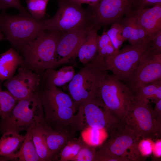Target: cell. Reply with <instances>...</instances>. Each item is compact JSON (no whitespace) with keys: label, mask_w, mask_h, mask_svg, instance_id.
<instances>
[{"label":"cell","mask_w":161,"mask_h":161,"mask_svg":"<svg viewBox=\"0 0 161 161\" xmlns=\"http://www.w3.org/2000/svg\"><path fill=\"white\" fill-rule=\"evenodd\" d=\"M153 143L150 139H142L138 143L139 151L142 156L149 155L152 152Z\"/></svg>","instance_id":"e575fe53"},{"label":"cell","mask_w":161,"mask_h":161,"mask_svg":"<svg viewBox=\"0 0 161 161\" xmlns=\"http://www.w3.org/2000/svg\"><path fill=\"white\" fill-rule=\"evenodd\" d=\"M151 45L150 42L137 45H127L104 59L105 69L111 71L122 81L127 82L132 78L141 58Z\"/></svg>","instance_id":"9c48e42d"},{"label":"cell","mask_w":161,"mask_h":161,"mask_svg":"<svg viewBox=\"0 0 161 161\" xmlns=\"http://www.w3.org/2000/svg\"><path fill=\"white\" fill-rule=\"evenodd\" d=\"M161 140L157 141L153 144L152 152L155 157H160L161 156Z\"/></svg>","instance_id":"ab89813d"},{"label":"cell","mask_w":161,"mask_h":161,"mask_svg":"<svg viewBox=\"0 0 161 161\" xmlns=\"http://www.w3.org/2000/svg\"><path fill=\"white\" fill-rule=\"evenodd\" d=\"M23 61V58L12 47L0 54V80H6L13 76Z\"/></svg>","instance_id":"44dd1931"},{"label":"cell","mask_w":161,"mask_h":161,"mask_svg":"<svg viewBox=\"0 0 161 161\" xmlns=\"http://www.w3.org/2000/svg\"><path fill=\"white\" fill-rule=\"evenodd\" d=\"M62 32L45 30L24 46L23 61L21 65L37 73L43 74L49 69H53L54 57Z\"/></svg>","instance_id":"3957f363"},{"label":"cell","mask_w":161,"mask_h":161,"mask_svg":"<svg viewBox=\"0 0 161 161\" xmlns=\"http://www.w3.org/2000/svg\"><path fill=\"white\" fill-rule=\"evenodd\" d=\"M100 130L101 129L88 127L82 131L81 137L86 143L96 146L100 143Z\"/></svg>","instance_id":"1f68e13d"},{"label":"cell","mask_w":161,"mask_h":161,"mask_svg":"<svg viewBox=\"0 0 161 161\" xmlns=\"http://www.w3.org/2000/svg\"><path fill=\"white\" fill-rule=\"evenodd\" d=\"M2 134L0 138V161L11 160L13 155L20 147L25 135L10 131Z\"/></svg>","instance_id":"ffe728a7"},{"label":"cell","mask_w":161,"mask_h":161,"mask_svg":"<svg viewBox=\"0 0 161 161\" xmlns=\"http://www.w3.org/2000/svg\"><path fill=\"white\" fill-rule=\"evenodd\" d=\"M0 30L12 45L21 51L45 31L43 21L36 20L30 15L4 12L0 14Z\"/></svg>","instance_id":"277c9868"},{"label":"cell","mask_w":161,"mask_h":161,"mask_svg":"<svg viewBox=\"0 0 161 161\" xmlns=\"http://www.w3.org/2000/svg\"><path fill=\"white\" fill-rule=\"evenodd\" d=\"M44 120L41 92L38 90L18 101L9 115L0 121V132L19 133L31 130Z\"/></svg>","instance_id":"7a4b0ae2"},{"label":"cell","mask_w":161,"mask_h":161,"mask_svg":"<svg viewBox=\"0 0 161 161\" xmlns=\"http://www.w3.org/2000/svg\"><path fill=\"white\" fill-rule=\"evenodd\" d=\"M92 25L79 29L62 32L54 57L53 69L68 62L77 56L78 50Z\"/></svg>","instance_id":"9a60e30c"},{"label":"cell","mask_w":161,"mask_h":161,"mask_svg":"<svg viewBox=\"0 0 161 161\" xmlns=\"http://www.w3.org/2000/svg\"><path fill=\"white\" fill-rule=\"evenodd\" d=\"M97 26H94L89 30L78 52L77 56L79 61L84 65L92 60L97 54Z\"/></svg>","instance_id":"7402d4cb"},{"label":"cell","mask_w":161,"mask_h":161,"mask_svg":"<svg viewBox=\"0 0 161 161\" xmlns=\"http://www.w3.org/2000/svg\"><path fill=\"white\" fill-rule=\"evenodd\" d=\"M58 1V9L55 15L43 21L45 31L65 32L95 25L92 9L90 12L72 2L66 0Z\"/></svg>","instance_id":"8992f818"},{"label":"cell","mask_w":161,"mask_h":161,"mask_svg":"<svg viewBox=\"0 0 161 161\" xmlns=\"http://www.w3.org/2000/svg\"><path fill=\"white\" fill-rule=\"evenodd\" d=\"M18 101L8 91L0 89V117L1 119L10 114Z\"/></svg>","instance_id":"83f0119b"},{"label":"cell","mask_w":161,"mask_h":161,"mask_svg":"<svg viewBox=\"0 0 161 161\" xmlns=\"http://www.w3.org/2000/svg\"><path fill=\"white\" fill-rule=\"evenodd\" d=\"M25 135L19 150L13 155L11 160L41 161L33 141L31 131H27Z\"/></svg>","instance_id":"603a6c76"},{"label":"cell","mask_w":161,"mask_h":161,"mask_svg":"<svg viewBox=\"0 0 161 161\" xmlns=\"http://www.w3.org/2000/svg\"><path fill=\"white\" fill-rule=\"evenodd\" d=\"M124 123L142 139H153L160 136L161 125L156 121L154 109L148 102L134 100Z\"/></svg>","instance_id":"8fae6325"},{"label":"cell","mask_w":161,"mask_h":161,"mask_svg":"<svg viewBox=\"0 0 161 161\" xmlns=\"http://www.w3.org/2000/svg\"><path fill=\"white\" fill-rule=\"evenodd\" d=\"M4 37L1 31L0 30V41L4 39Z\"/></svg>","instance_id":"60d3db41"},{"label":"cell","mask_w":161,"mask_h":161,"mask_svg":"<svg viewBox=\"0 0 161 161\" xmlns=\"http://www.w3.org/2000/svg\"><path fill=\"white\" fill-rule=\"evenodd\" d=\"M0 10H1V9H0Z\"/></svg>","instance_id":"7bdbcfd3"},{"label":"cell","mask_w":161,"mask_h":161,"mask_svg":"<svg viewBox=\"0 0 161 161\" xmlns=\"http://www.w3.org/2000/svg\"><path fill=\"white\" fill-rule=\"evenodd\" d=\"M115 53V49L106 32L104 31L101 36H98L97 52L94 58L104 65V58L114 54Z\"/></svg>","instance_id":"4316f807"},{"label":"cell","mask_w":161,"mask_h":161,"mask_svg":"<svg viewBox=\"0 0 161 161\" xmlns=\"http://www.w3.org/2000/svg\"><path fill=\"white\" fill-rule=\"evenodd\" d=\"M123 123L110 114L97 96L79 106L72 129L76 133L88 127H93L109 133Z\"/></svg>","instance_id":"ba28073f"},{"label":"cell","mask_w":161,"mask_h":161,"mask_svg":"<svg viewBox=\"0 0 161 161\" xmlns=\"http://www.w3.org/2000/svg\"><path fill=\"white\" fill-rule=\"evenodd\" d=\"M161 4V0H137L134 11Z\"/></svg>","instance_id":"d590c367"},{"label":"cell","mask_w":161,"mask_h":161,"mask_svg":"<svg viewBox=\"0 0 161 161\" xmlns=\"http://www.w3.org/2000/svg\"><path fill=\"white\" fill-rule=\"evenodd\" d=\"M137 0H101L92 8L95 24L97 26L119 21L134 10Z\"/></svg>","instance_id":"4fadbf2b"},{"label":"cell","mask_w":161,"mask_h":161,"mask_svg":"<svg viewBox=\"0 0 161 161\" xmlns=\"http://www.w3.org/2000/svg\"><path fill=\"white\" fill-rule=\"evenodd\" d=\"M110 137L100 147L124 161L143 160L138 148L141 139L125 123L109 133Z\"/></svg>","instance_id":"30bf717a"},{"label":"cell","mask_w":161,"mask_h":161,"mask_svg":"<svg viewBox=\"0 0 161 161\" xmlns=\"http://www.w3.org/2000/svg\"><path fill=\"white\" fill-rule=\"evenodd\" d=\"M123 27L120 22L117 21L112 24L106 32L107 35L115 49V53L120 49L125 41L123 34Z\"/></svg>","instance_id":"f1b7e54d"},{"label":"cell","mask_w":161,"mask_h":161,"mask_svg":"<svg viewBox=\"0 0 161 161\" xmlns=\"http://www.w3.org/2000/svg\"><path fill=\"white\" fill-rule=\"evenodd\" d=\"M134 100L156 103L161 99V80L145 85L134 94Z\"/></svg>","instance_id":"d4e9b609"},{"label":"cell","mask_w":161,"mask_h":161,"mask_svg":"<svg viewBox=\"0 0 161 161\" xmlns=\"http://www.w3.org/2000/svg\"><path fill=\"white\" fill-rule=\"evenodd\" d=\"M160 80L161 53L157 52L150 46L142 56L127 86L134 94L143 86Z\"/></svg>","instance_id":"7c38bea8"},{"label":"cell","mask_w":161,"mask_h":161,"mask_svg":"<svg viewBox=\"0 0 161 161\" xmlns=\"http://www.w3.org/2000/svg\"><path fill=\"white\" fill-rule=\"evenodd\" d=\"M45 138L52 160L72 138L76 133L68 130L53 128L48 125L45 120L43 123Z\"/></svg>","instance_id":"e0dca14e"},{"label":"cell","mask_w":161,"mask_h":161,"mask_svg":"<svg viewBox=\"0 0 161 161\" xmlns=\"http://www.w3.org/2000/svg\"><path fill=\"white\" fill-rule=\"evenodd\" d=\"M48 1L26 0L27 9L33 18L42 21L46 14Z\"/></svg>","instance_id":"f546056e"},{"label":"cell","mask_w":161,"mask_h":161,"mask_svg":"<svg viewBox=\"0 0 161 161\" xmlns=\"http://www.w3.org/2000/svg\"><path fill=\"white\" fill-rule=\"evenodd\" d=\"M150 46L156 51L161 53V31L159 32L150 41Z\"/></svg>","instance_id":"8d00e7d4"},{"label":"cell","mask_w":161,"mask_h":161,"mask_svg":"<svg viewBox=\"0 0 161 161\" xmlns=\"http://www.w3.org/2000/svg\"><path fill=\"white\" fill-rule=\"evenodd\" d=\"M81 5L83 4H89L92 8H94L101 0H66Z\"/></svg>","instance_id":"74e56055"},{"label":"cell","mask_w":161,"mask_h":161,"mask_svg":"<svg viewBox=\"0 0 161 161\" xmlns=\"http://www.w3.org/2000/svg\"><path fill=\"white\" fill-rule=\"evenodd\" d=\"M43 75L21 66L18 73L6 80L4 85L18 101L38 90Z\"/></svg>","instance_id":"5bb4252c"},{"label":"cell","mask_w":161,"mask_h":161,"mask_svg":"<svg viewBox=\"0 0 161 161\" xmlns=\"http://www.w3.org/2000/svg\"><path fill=\"white\" fill-rule=\"evenodd\" d=\"M10 8H13L17 9L20 13L30 15L22 5L20 0H0V9L4 11Z\"/></svg>","instance_id":"d6a6232c"},{"label":"cell","mask_w":161,"mask_h":161,"mask_svg":"<svg viewBox=\"0 0 161 161\" xmlns=\"http://www.w3.org/2000/svg\"><path fill=\"white\" fill-rule=\"evenodd\" d=\"M41 96L46 123L73 133L72 127L78 109L69 95L55 87L44 89Z\"/></svg>","instance_id":"6da1fadb"},{"label":"cell","mask_w":161,"mask_h":161,"mask_svg":"<svg viewBox=\"0 0 161 161\" xmlns=\"http://www.w3.org/2000/svg\"></svg>","instance_id":"b9f144b4"},{"label":"cell","mask_w":161,"mask_h":161,"mask_svg":"<svg viewBox=\"0 0 161 161\" xmlns=\"http://www.w3.org/2000/svg\"><path fill=\"white\" fill-rule=\"evenodd\" d=\"M75 74L72 66H65L57 70L49 69L44 72L41 83H43L44 89L57 87L69 83Z\"/></svg>","instance_id":"d6986e66"},{"label":"cell","mask_w":161,"mask_h":161,"mask_svg":"<svg viewBox=\"0 0 161 161\" xmlns=\"http://www.w3.org/2000/svg\"><path fill=\"white\" fill-rule=\"evenodd\" d=\"M98 97L110 114L124 123L134 95L128 86L116 76L105 72L101 82Z\"/></svg>","instance_id":"5b68a950"},{"label":"cell","mask_w":161,"mask_h":161,"mask_svg":"<svg viewBox=\"0 0 161 161\" xmlns=\"http://www.w3.org/2000/svg\"><path fill=\"white\" fill-rule=\"evenodd\" d=\"M86 143L81 137L73 138L56 156L54 160L72 161Z\"/></svg>","instance_id":"484cf974"},{"label":"cell","mask_w":161,"mask_h":161,"mask_svg":"<svg viewBox=\"0 0 161 161\" xmlns=\"http://www.w3.org/2000/svg\"><path fill=\"white\" fill-rule=\"evenodd\" d=\"M97 148L86 143L72 161H93Z\"/></svg>","instance_id":"4dcf8cb0"},{"label":"cell","mask_w":161,"mask_h":161,"mask_svg":"<svg viewBox=\"0 0 161 161\" xmlns=\"http://www.w3.org/2000/svg\"><path fill=\"white\" fill-rule=\"evenodd\" d=\"M133 11L139 23L151 41L161 31V4Z\"/></svg>","instance_id":"2e32d148"},{"label":"cell","mask_w":161,"mask_h":161,"mask_svg":"<svg viewBox=\"0 0 161 161\" xmlns=\"http://www.w3.org/2000/svg\"><path fill=\"white\" fill-rule=\"evenodd\" d=\"M120 23L125 40L128 41L131 45H137L151 41L139 23L133 11L126 15Z\"/></svg>","instance_id":"ac0fdd59"},{"label":"cell","mask_w":161,"mask_h":161,"mask_svg":"<svg viewBox=\"0 0 161 161\" xmlns=\"http://www.w3.org/2000/svg\"><path fill=\"white\" fill-rule=\"evenodd\" d=\"M154 113L156 121L160 125H161V99L155 103Z\"/></svg>","instance_id":"f35d334b"},{"label":"cell","mask_w":161,"mask_h":161,"mask_svg":"<svg viewBox=\"0 0 161 161\" xmlns=\"http://www.w3.org/2000/svg\"><path fill=\"white\" fill-rule=\"evenodd\" d=\"M107 71L94 58L85 65L69 82V95L78 109L97 96L101 80Z\"/></svg>","instance_id":"52a82bcc"},{"label":"cell","mask_w":161,"mask_h":161,"mask_svg":"<svg viewBox=\"0 0 161 161\" xmlns=\"http://www.w3.org/2000/svg\"><path fill=\"white\" fill-rule=\"evenodd\" d=\"M93 161H124L122 158L108 152L100 147L96 150Z\"/></svg>","instance_id":"836d02e7"},{"label":"cell","mask_w":161,"mask_h":161,"mask_svg":"<svg viewBox=\"0 0 161 161\" xmlns=\"http://www.w3.org/2000/svg\"><path fill=\"white\" fill-rule=\"evenodd\" d=\"M44 121L31 130L32 139L40 161H52L45 138L43 126Z\"/></svg>","instance_id":"cb8c5ba5"}]
</instances>
